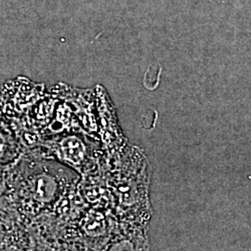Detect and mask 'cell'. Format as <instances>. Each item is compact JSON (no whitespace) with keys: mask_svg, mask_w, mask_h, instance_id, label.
<instances>
[{"mask_svg":"<svg viewBox=\"0 0 251 251\" xmlns=\"http://www.w3.org/2000/svg\"><path fill=\"white\" fill-rule=\"evenodd\" d=\"M62 150L66 160L78 163L84 155V147L79 140L75 138L65 139L62 143Z\"/></svg>","mask_w":251,"mask_h":251,"instance_id":"6da1fadb","label":"cell"},{"mask_svg":"<svg viewBox=\"0 0 251 251\" xmlns=\"http://www.w3.org/2000/svg\"><path fill=\"white\" fill-rule=\"evenodd\" d=\"M56 184L49 176H41L36 179L35 193L36 198L41 201H49L53 196Z\"/></svg>","mask_w":251,"mask_h":251,"instance_id":"7a4b0ae2","label":"cell"},{"mask_svg":"<svg viewBox=\"0 0 251 251\" xmlns=\"http://www.w3.org/2000/svg\"><path fill=\"white\" fill-rule=\"evenodd\" d=\"M0 180H1V179H0Z\"/></svg>","mask_w":251,"mask_h":251,"instance_id":"3957f363","label":"cell"}]
</instances>
